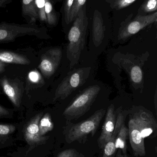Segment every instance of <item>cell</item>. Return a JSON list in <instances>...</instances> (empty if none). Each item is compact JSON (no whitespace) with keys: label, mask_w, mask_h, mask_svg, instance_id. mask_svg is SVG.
<instances>
[{"label":"cell","mask_w":157,"mask_h":157,"mask_svg":"<svg viewBox=\"0 0 157 157\" xmlns=\"http://www.w3.org/2000/svg\"><path fill=\"white\" fill-rule=\"evenodd\" d=\"M105 113L106 110L100 109L84 121L78 123L67 124L63 131L66 143L71 144L77 141L80 144H84L89 136H93L96 134Z\"/></svg>","instance_id":"obj_2"},{"label":"cell","mask_w":157,"mask_h":157,"mask_svg":"<svg viewBox=\"0 0 157 157\" xmlns=\"http://www.w3.org/2000/svg\"><path fill=\"white\" fill-rule=\"evenodd\" d=\"M10 112L9 110L0 105V117H5L9 116Z\"/></svg>","instance_id":"obj_28"},{"label":"cell","mask_w":157,"mask_h":157,"mask_svg":"<svg viewBox=\"0 0 157 157\" xmlns=\"http://www.w3.org/2000/svg\"><path fill=\"white\" fill-rule=\"evenodd\" d=\"M45 13L47 18V23L49 25H55L57 24L58 18L51 0H45Z\"/></svg>","instance_id":"obj_19"},{"label":"cell","mask_w":157,"mask_h":157,"mask_svg":"<svg viewBox=\"0 0 157 157\" xmlns=\"http://www.w3.org/2000/svg\"><path fill=\"white\" fill-rule=\"evenodd\" d=\"M88 25L85 5L77 14L68 33L66 52L71 69L77 64L84 48Z\"/></svg>","instance_id":"obj_1"},{"label":"cell","mask_w":157,"mask_h":157,"mask_svg":"<svg viewBox=\"0 0 157 157\" xmlns=\"http://www.w3.org/2000/svg\"><path fill=\"white\" fill-rule=\"evenodd\" d=\"M15 130V126L13 124H0V137L9 135Z\"/></svg>","instance_id":"obj_26"},{"label":"cell","mask_w":157,"mask_h":157,"mask_svg":"<svg viewBox=\"0 0 157 157\" xmlns=\"http://www.w3.org/2000/svg\"><path fill=\"white\" fill-rule=\"evenodd\" d=\"M25 36H33L41 39L50 37L47 29L39 26L36 23H0V43L11 42Z\"/></svg>","instance_id":"obj_3"},{"label":"cell","mask_w":157,"mask_h":157,"mask_svg":"<svg viewBox=\"0 0 157 157\" xmlns=\"http://www.w3.org/2000/svg\"><path fill=\"white\" fill-rule=\"evenodd\" d=\"M105 27L101 13L95 10L92 22V39L94 45L99 46L105 36Z\"/></svg>","instance_id":"obj_14"},{"label":"cell","mask_w":157,"mask_h":157,"mask_svg":"<svg viewBox=\"0 0 157 157\" xmlns=\"http://www.w3.org/2000/svg\"><path fill=\"white\" fill-rule=\"evenodd\" d=\"M131 78L133 82L139 84L143 80V73L141 68L139 66H134L131 71Z\"/></svg>","instance_id":"obj_24"},{"label":"cell","mask_w":157,"mask_h":157,"mask_svg":"<svg viewBox=\"0 0 157 157\" xmlns=\"http://www.w3.org/2000/svg\"><path fill=\"white\" fill-rule=\"evenodd\" d=\"M74 0H65L64 5V16L65 23L67 25L69 23V17H70V11L73 6Z\"/></svg>","instance_id":"obj_27"},{"label":"cell","mask_w":157,"mask_h":157,"mask_svg":"<svg viewBox=\"0 0 157 157\" xmlns=\"http://www.w3.org/2000/svg\"><path fill=\"white\" fill-rule=\"evenodd\" d=\"M35 3L39 20L42 23H47L45 13V0H35Z\"/></svg>","instance_id":"obj_23"},{"label":"cell","mask_w":157,"mask_h":157,"mask_svg":"<svg viewBox=\"0 0 157 157\" xmlns=\"http://www.w3.org/2000/svg\"><path fill=\"white\" fill-rule=\"evenodd\" d=\"M0 61L4 63L28 65L30 61L26 56L9 51H0Z\"/></svg>","instance_id":"obj_15"},{"label":"cell","mask_w":157,"mask_h":157,"mask_svg":"<svg viewBox=\"0 0 157 157\" xmlns=\"http://www.w3.org/2000/svg\"><path fill=\"white\" fill-rule=\"evenodd\" d=\"M13 0H0V8L5 7L11 2Z\"/></svg>","instance_id":"obj_30"},{"label":"cell","mask_w":157,"mask_h":157,"mask_svg":"<svg viewBox=\"0 0 157 157\" xmlns=\"http://www.w3.org/2000/svg\"><path fill=\"white\" fill-rule=\"evenodd\" d=\"M128 136V129L124 123L118 133L115 143L116 150H120L124 155H127V140Z\"/></svg>","instance_id":"obj_17"},{"label":"cell","mask_w":157,"mask_h":157,"mask_svg":"<svg viewBox=\"0 0 157 157\" xmlns=\"http://www.w3.org/2000/svg\"><path fill=\"white\" fill-rule=\"evenodd\" d=\"M22 13L27 23H36L38 16L35 0H22Z\"/></svg>","instance_id":"obj_16"},{"label":"cell","mask_w":157,"mask_h":157,"mask_svg":"<svg viewBox=\"0 0 157 157\" xmlns=\"http://www.w3.org/2000/svg\"><path fill=\"white\" fill-rule=\"evenodd\" d=\"M84 155L79 153L74 148L66 149L59 153L57 157H84Z\"/></svg>","instance_id":"obj_25"},{"label":"cell","mask_w":157,"mask_h":157,"mask_svg":"<svg viewBox=\"0 0 157 157\" xmlns=\"http://www.w3.org/2000/svg\"><path fill=\"white\" fill-rule=\"evenodd\" d=\"M157 20V12L145 15H137L131 21L126 19L120 29L118 38L120 40L126 39L151 24L156 23Z\"/></svg>","instance_id":"obj_6"},{"label":"cell","mask_w":157,"mask_h":157,"mask_svg":"<svg viewBox=\"0 0 157 157\" xmlns=\"http://www.w3.org/2000/svg\"><path fill=\"white\" fill-rule=\"evenodd\" d=\"M137 0H106L112 9L120 10L126 8Z\"/></svg>","instance_id":"obj_21"},{"label":"cell","mask_w":157,"mask_h":157,"mask_svg":"<svg viewBox=\"0 0 157 157\" xmlns=\"http://www.w3.org/2000/svg\"><path fill=\"white\" fill-rule=\"evenodd\" d=\"M43 115L40 113L34 116L27 124L24 131L25 140L31 147H34L44 144L49 136H42L39 133V123Z\"/></svg>","instance_id":"obj_9"},{"label":"cell","mask_w":157,"mask_h":157,"mask_svg":"<svg viewBox=\"0 0 157 157\" xmlns=\"http://www.w3.org/2000/svg\"><path fill=\"white\" fill-rule=\"evenodd\" d=\"M53 126L54 125L49 113H45L42 115L39 123L40 134L44 136L47 133L52 131Z\"/></svg>","instance_id":"obj_18"},{"label":"cell","mask_w":157,"mask_h":157,"mask_svg":"<svg viewBox=\"0 0 157 157\" xmlns=\"http://www.w3.org/2000/svg\"><path fill=\"white\" fill-rule=\"evenodd\" d=\"M100 90L98 85L86 89L65 110L63 115L68 120L77 119L90 108Z\"/></svg>","instance_id":"obj_4"},{"label":"cell","mask_w":157,"mask_h":157,"mask_svg":"<svg viewBox=\"0 0 157 157\" xmlns=\"http://www.w3.org/2000/svg\"><path fill=\"white\" fill-rule=\"evenodd\" d=\"M87 0H74L71 8L69 17V23L75 19L77 14L82 8L85 5Z\"/></svg>","instance_id":"obj_20"},{"label":"cell","mask_w":157,"mask_h":157,"mask_svg":"<svg viewBox=\"0 0 157 157\" xmlns=\"http://www.w3.org/2000/svg\"><path fill=\"white\" fill-rule=\"evenodd\" d=\"M116 120L114 105L112 104L108 108L101 134L98 139L99 147L101 149L109 140L115 128Z\"/></svg>","instance_id":"obj_11"},{"label":"cell","mask_w":157,"mask_h":157,"mask_svg":"<svg viewBox=\"0 0 157 157\" xmlns=\"http://www.w3.org/2000/svg\"><path fill=\"white\" fill-rule=\"evenodd\" d=\"M125 118L124 115L121 112L119 113L116 118L115 128L109 140L103 147L102 157H114L116 154L115 143L118 133L122 124L124 123Z\"/></svg>","instance_id":"obj_13"},{"label":"cell","mask_w":157,"mask_h":157,"mask_svg":"<svg viewBox=\"0 0 157 157\" xmlns=\"http://www.w3.org/2000/svg\"><path fill=\"white\" fill-rule=\"evenodd\" d=\"M157 0H145L142 5L138 12L140 13H150L157 12Z\"/></svg>","instance_id":"obj_22"},{"label":"cell","mask_w":157,"mask_h":157,"mask_svg":"<svg viewBox=\"0 0 157 157\" xmlns=\"http://www.w3.org/2000/svg\"><path fill=\"white\" fill-rule=\"evenodd\" d=\"M62 55L61 49L53 48L41 56L38 68L45 77H50L54 74L61 62Z\"/></svg>","instance_id":"obj_8"},{"label":"cell","mask_w":157,"mask_h":157,"mask_svg":"<svg viewBox=\"0 0 157 157\" xmlns=\"http://www.w3.org/2000/svg\"><path fill=\"white\" fill-rule=\"evenodd\" d=\"M5 63L0 61V73L4 72L5 71Z\"/></svg>","instance_id":"obj_31"},{"label":"cell","mask_w":157,"mask_h":157,"mask_svg":"<svg viewBox=\"0 0 157 157\" xmlns=\"http://www.w3.org/2000/svg\"><path fill=\"white\" fill-rule=\"evenodd\" d=\"M29 77L30 80L33 82H37V81H38V74L35 72H32L29 73Z\"/></svg>","instance_id":"obj_29"},{"label":"cell","mask_w":157,"mask_h":157,"mask_svg":"<svg viewBox=\"0 0 157 157\" xmlns=\"http://www.w3.org/2000/svg\"><path fill=\"white\" fill-rule=\"evenodd\" d=\"M91 68H82L76 70L67 75L56 89L53 101L64 100L85 82Z\"/></svg>","instance_id":"obj_5"},{"label":"cell","mask_w":157,"mask_h":157,"mask_svg":"<svg viewBox=\"0 0 157 157\" xmlns=\"http://www.w3.org/2000/svg\"><path fill=\"white\" fill-rule=\"evenodd\" d=\"M0 84L4 92L14 106L18 108L21 103V90L18 84L5 77L0 79Z\"/></svg>","instance_id":"obj_12"},{"label":"cell","mask_w":157,"mask_h":157,"mask_svg":"<svg viewBox=\"0 0 157 157\" xmlns=\"http://www.w3.org/2000/svg\"><path fill=\"white\" fill-rule=\"evenodd\" d=\"M128 134L131 147L134 155L135 156L143 157L146 155L144 139L137 125L132 118H130L128 123Z\"/></svg>","instance_id":"obj_10"},{"label":"cell","mask_w":157,"mask_h":157,"mask_svg":"<svg viewBox=\"0 0 157 157\" xmlns=\"http://www.w3.org/2000/svg\"><path fill=\"white\" fill-rule=\"evenodd\" d=\"M144 139L154 138L157 135V124L155 117L147 112L140 111L132 116Z\"/></svg>","instance_id":"obj_7"}]
</instances>
